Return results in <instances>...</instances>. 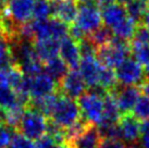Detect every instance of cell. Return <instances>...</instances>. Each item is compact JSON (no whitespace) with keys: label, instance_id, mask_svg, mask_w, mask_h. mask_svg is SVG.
Segmentation results:
<instances>
[{"label":"cell","instance_id":"6da1fadb","mask_svg":"<svg viewBox=\"0 0 149 148\" xmlns=\"http://www.w3.org/2000/svg\"><path fill=\"white\" fill-rule=\"evenodd\" d=\"M131 54V43L113 37L109 44L97 48L96 58L104 66L116 69Z\"/></svg>","mask_w":149,"mask_h":148},{"label":"cell","instance_id":"7a4b0ae2","mask_svg":"<svg viewBox=\"0 0 149 148\" xmlns=\"http://www.w3.org/2000/svg\"><path fill=\"white\" fill-rule=\"evenodd\" d=\"M50 118L56 124L66 130L82 118V113L76 100L61 95L54 106Z\"/></svg>","mask_w":149,"mask_h":148},{"label":"cell","instance_id":"3957f363","mask_svg":"<svg viewBox=\"0 0 149 148\" xmlns=\"http://www.w3.org/2000/svg\"><path fill=\"white\" fill-rule=\"evenodd\" d=\"M17 130L32 140H37L47 133V120L37 110L27 108L22 117Z\"/></svg>","mask_w":149,"mask_h":148},{"label":"cell","instance_id":"277c9868","mask_svg":"<svg viewBox=\"0 0 149 148\" xmlns=\"http://www.w3.org/2000/svg\"><path fill=\"white\" fill-rule=\"evenodd\" d=\"M118 83L125 86H141L147 78L143 66L136 60L127 58L116 69Z\"/></svg>","mask_w":149,"mask_h":148},{"label":"cell","instance_id":"5b68a950","mask_svg":"<svg viewBox=\"0 0 149 148\" xmlns=\"http://www.w3.org/2000/svg\"><path fill=\"white\" fill-rule=\"evenodd\" d=\"M77 103L84 119L91 124L99 125L104 118V98L86 91L79 99Z\"/></svg>","mask_w":149,"mask_h":148},{"label":"cell","instance_id":"8992f818","mask_svg":"<svg viewBox=\"0 0 149 148\" xmlns=\"http://www.w3.org/2000/svg\"><path fill=\"white\" fill-rule=\"evenodd\" d=\"M102 19L101 12L97 4H79V13L75 20V25H77L86 35H89L101 26Z\"/></svg>","mask_w":149,"mask_h":148},{"label":"cell","instance_id":"52a82bcc","mask_svg":"<svg viewBox=\"0 0 149 148\" xmlns=\"http://www.w3.org/2000/svg\"><path fill=\"white\" fill-rule=\"evenodd\" d=\"M87 85L79 70L71 69L61 82L58 84V91L61 95L71 99H79L83 94L86 93Z\"/></svg>","mask_w":149,"mask_h":148},{"label":"cell","instance_id":"ba28073f","mask_svg":"<svg viewBox=\"0 0 149 148\" xmlns=\"http://www.w3.org/2000/svg\"><path fill=\"white\" fill-rule=\"evenodd\" d=\"M116 98V105L119 107L121 114L131 113L136 105L138 98L141 97V88L139 86H125V85H116L113 89L109 91Z\"/></svg>","mask_w":149,"mask_h":148},{"label":"cell","instance_id":"9c48e42d","mask_svg":"<svg viewBox=\"0 0 149 148\" xmlns=\"http://www.w3.org/2000/svg\"><path fill=\"white\" fill-rule=\"evenodd\" d=\"M29 77V76H27ZM58 91V84L48 74L40 73L29 77V93L31 99L42 98Z\"/></svg>","mask_w":149,"mask_h":148},{"label":"cell","instance_id":"30bf717a","mask_svg":"<svg viewBox=\"0 0 149 148\" xmlns=\"http://www.w3.org/2000/svg\"><path fill=\"white\" fill-rule=\"evenodd\" d=\"M121 130V140L131 146L136 145L141 135V124L133 113H125L121 115L119 121Z\"/></svg>","mask_w":149,"mask_h":148},{"label":"cell","instance_id":"8fae6325","mask_svg":"<svg viewBox=\"0 0 149 148\" xmlns=\"http://www.w3.org/2000/svg\"><path fill=\"white\" fill-rule=\"evenodd\" d=\"M34 0H9L4 12L17 24L22 25L33 17Z\"/></svg>","mask_w":149,"mask_h":148},{"label":"cell","instance_id":"7c38bea8","mask_svg":"<svg viewBox=\"0 0 149 148\" xmlns=\"http://www.w3.org/2000/svg\"><path fill=\"white\" fill-rule=\"evenodd\" d=\"M52 15L66 24H73L79 13V2L76 0H50Z\"/></svg>","mask_w":149,"mask_h":148},{"label":"cell","instance_id":"4fadbf2b","mask_svg":"<svg viewBox=\"0 0 149 148\" xmlns=\"http://www.w3.org/2000/svg\"><path fill=\"white\" fill-rule=\"evenodd\" d=\"M59 56L65 62L71 69H77L81 62V52H79V41L73 39L71 36L64 37L60 40V51Z\"/></svg>","mask_w":149,"mask_h":148},{"label":"cell","instance_id":"5bb4252c","mask_svg":"<svg viewBox=\"0 0 149 148\" xmlns=\"http://www.w3.org/2000/svg\"><path fill=\"white\" fill-rule=\"evenodd\" d=\"M102 64L98 61V59L94 57H85L81 59L79 66V72L86 83L87 87L98 85L99 83V73Z\"/></svg>","mask_w":149,"mask_h":148},{"label":"cell","instance_id":"9a60e30c","mask_svg":"<svg viewBox=\"0 0 149 148\" xmlns=\"http://www.w3.org/2000/svg\"><path fill=\"white\" fill-rule=\"evenodd\" d=\"M101 136L98 128L94 124H89L86 130L73 140L68 146L70 148H99Z\"/></svg>","mask_w":149,"mask_h":148},{"label":"cell","instance_id":"2e32d148","mask_svg":"<svg viewBox=\"0 0 149 148\" xmlns=\"http://www.w3.org/2000/svg\"><path fill=\"white\" fill-rule=\"evenodd\" d=\"M100 12H101V19H102V23L104 24V26L111 29L127 17L125 7L118 2L104 7Z\"/></svg>","mask_w":149,"mask_h":148},{"label":"cell","instance_id":"e0dca14e","mask_svg":"<svg viewBox=\"0 0 149 148\" xmlns=\"http://www.w3.org/2000/svg\"><path fill=\"white\" fill-rule=\"evenodd\" d=\"M35 52L37 58L42 62H48L59 56L60 40L48 38L42 40H35Z\"/></svg>","mask_w":149,"mask_h":148},{"label":"cell","instance_id":"ac0fdd59","mask_svg":"<svg viewBox=\"0 0 149 148\" xmlns=\"http://www.w3.org/2000/svg\"><path fill=\"white\" fill-rule=\"evenodd\" d=\"M24 80V74L17 66H12L8 69L0 70V85L11 87L17 91Z\"/></svg>","mask_w":149,"mask_h":148},{"label":"cell","instance_id":"d6986e66","mask_svg":"<svg viewBox=\"0 0 149 148\" xmlns=\"http://www.w3.org/2000/svg\"><path fill=\"white\" fill-rule=\"evenodd\" d=\"M121 115L122 114L116 105V98L113 97V95L108 93V95L104 98V118L99 125L119 123Z\"/></svg>","mask_w":149,"mask_h":148},{"label":"cell","instance_id":"ffe728a7","mask_svg":"<svg viewBox=\"0 0 149 148\" xmlns=\"http://www.w3.org/2000/svg\"><path fill=\"white\" fill-rule=\"evenodd\" d=\"M44 70L46 74H48L54 81L57 82V84H59L69 72V66L61 58L57 57L50 61L46 62L44 66Z\"/></svg>","mask_w":149,"mask_h":148},{"label":"cell","instance_id":"44dd1931","mask_svg":"<svg viewBox=\"0 0 149 148\" xmlns=\"http://www.w3.org/2000/svg\"><path fill=\"white\" fill-rule=\"evenodd\" d=\"M137 24L130 17H126L123 22H121L119 25H116V27L112 29L113 35L116 38H120L123 40H132L135 31H136Z\"/></svg>","mask_w":149,"mask_h":148},{"label":"cell","instance_id":"7402d4cb","mask_svg":"<svg viewBox=\"0 0 149 148\" xmlns=\"http://www.w3.org/2000/svg\"><path fill=\"white\" fill-rule=\"evenodd\" d=\"M125 10L127 17L134 21L136 24H141V19L148 10V7L147 2L144 0H132L131 2L125 4Z\"/></svg>","mask_w":149,"mask_h":148},{"label":"cell","instance_id":"603a6c76","mask_svg":"<svg viewBox=\"0 0 149 148\" xmlns=\"http://www.w3.org/2000/svg\"><path fill=\"white\" fill-rule=\"evenodd\" d=\"M87 36L97 48H99L101 46L109 44L113 39L114 35L111 29H109L107 26H100L99 29H96L95 32H93Z\"/></svg>","mask_w":149,"mask_h":148},{"label":"cell","instance_id":"cb8c5ba5","mask_svg":"<svg viewBox=\"0 0 149 148\" xmlns=\"http://www.w3.org/2000/svg\"><path fill=\"white\" fill-rule=\"evenodd\" d=\"M19 103L17 95L11 87L0 85V107L4 110H10Z\"/></svg>","mask_w":149,"mask_h":148},{"label":"cell","instance_id":"d4e9b609","mask_svg":"<svg viewBox=\"0 0 149 148\" xmlns=\"http://www.w3.org/2000/svg\"><path fill=\"white\" fill-rule=\"evenodd\" d=\"M15 66L11 52V47L9 40L6 37L0 38V70L8 69L10 66Z\"/></svg>","mask_w":149,"mask_h":148},{"label":"cell","instance_id":"484cf974","mask_svg":"<svg viewBox=\"0 0 149 148\" xmlns=\"http://www.w3.org/2000/svg\"><path fill=\"white\" fill-rule=\"evenodd\" d=\"M131 54L141 66H149V44H139L131 41Z\"/></svg>","mask_w":149,"mask_h":148},{"label":"cell","instance_id":"4316f807","mask_svg":"<svg viewBox=\"0 0 149 148\" xmlns=\"http://www.w3.org/2000/svg\"><path fill=\"white\" fill-rule=\"evenodd\" d=\"M98 85L106 88L108 91L113 89L118 85V80H116V71L113 69L107 68V66H101V70L99 73V83Z\"/></svg>","mask_w":149,"mask_h":148},{"label":"cell","instance_id":"83f0119b","mask_svg":"<svg viewBox=\"0 0 149 148\" xmlns=\"http://www.w3.org/2000/svg\"><path fill=\"white\" fill-rule=\"evenodd\" d=\"M52 15V8L50 0H35L33 9L34 20H45Z\"/></svg>","mask_w":149,"mask_h":148},{"label":"cell","instance_id":"f1b7e54d","mask_svg":"<svg viewBox=\"0 0 149 148\" xmlns=\"http://www.w3.org/2000/svg\"><path fill=\"white\" fill-rule=\"evenodd\" d=\"M133 114L138 120L147 122L149 121V97L141 96L137 100L135 107L133 109Z\"/></svg>","mask_w":149,"mask_h":148},{"label":"cell","instance_id":"f546056e","mask_svg":"<svg viewBox=\"0 0 149 148\" xmlns=\"http://www.w3.org/2000/svg\"><path fill=\"white\" fill-rule=\"evenodd\" d=\"M19 68L21 69L22 73L24 74L25 76L34 77L38 74L42 73L44 64H42V62L39 59H34V60H31V61L20 66Z\"/></svg>","mask_w":149,"mask_h":148},{"label":"cell","instance_id":"4dcf8cb0","mask_svg":"<svg viewBox=\"0 0 149 148\" xmlns=\"http://www.w3.org/2000/svg\"><path fill=\"white\" fill-rule=\"evenodd\" d=\"M17 130L6 122L0 123V148H9Z\"/></svg>","mask_w":149,"mask_h":148},{"label":"cell","instance_id":"1f68e13d","mask_svg":"<svg viewBox=\"0 0 149 148\" xmlns=\"http://www.w3.org/2000/svg\"><path fill=\"white\" fill-rule=\"evenodd\" d=\"M9 148H36L34 140L27 138L21 133H15Z\"/></svg>","mask_w":149,"mask_h":148},{"label":"cell","instance_id":"d6a6232c","mask_svg":"<svg viewBox=\"0 0 149 148\" xmlns=\"http://www.w3.org/2000/svg\"><path fill=\"white\" fill-rule=\"evenodd\" d=\"M131 41L139 44H149V29L144 25H137L134 37Z\"/></svg>","mask_w":149,"mask_h":148},{"label":"cell","instance_id":"836d02e7","mask_svg":"<svg viewBox=\"0 0 149 148\" xmlns=\"http://www.w3.org/2000/svg\"><path fill=\"white\" fill-rule=\"evenodd\" d=\"M36 148H56L58 146L54 138L49 134H45L35 142Z\"/></svg>","mask_w":149,"mask_h":148},{"label":"cell","instance_id":"e575fe53","mask_svg":"<svg viewBox=\"0 0 149 148\" xmlns=\"http://www.w3.org/2000/svg\"><path fill=\"white\" fill-rule=\"evenodd\" d=\"M99 148H127L126 144L121 140L114 138H101Z\"/></svg>","mask_w":149,"mask_h":148},{"label":"cell","instance_id":"d590c367","mask_svg":"<svg viewBox=\"0 0 149 148\" xmlns=\"http://www.w3.org/2000/svg\"><path fill=\"white\" fill-rule=\"evenodd\" d=\"M141 148H149V121L141 124Z\"/></svg>","mask_w":149,"mask_h":148},{"label":"cell","instance_id":"8d00e7d4","mask_svg":"<svg viewBox=\"0 0 149 148\" xmlns=\"http://www.w3.org/2000/svg\"><path fill=\"white\" fill-rule=\"evenodd\" d=\"M139 88H141V91L143 94L145 95V96H148L149 97V78L148 77L146 78L145 82L139 86Z\"/></svg>","mask_w":149,"mask_h":148},{"label":"cell","instance_id":"74e56055","mask_svg":"<svg viewBox=\"0 0 149 148\" xmlns=\"http://www.w3.org/2000/svg\"><path fill=\"white\" fill-rule=\"evenodd\" d=\"M141 24L144 25V26H146V27L149 29V9L146 11L145 14H144V17H143V19H141Z\"/></svg>","mask_w":149,"mask_h":148},{"label":"cell","instance_id":"f35d334b","mask_svg":"<svg viewBox=\"0 0 149 148\" xmlns=\"http://www.w3.org/2000/svg\"><path fill=\"white\" fill-rule=\"evenodd\" d=\"M96 2H97V4H99V6H101L104 8V7H107L109 4L114 3L116 0H96Z\"/></svg>","mask_w":149,"mask_h":148},{"label":"cell","instance_id":"ab89813d","mask_svg":"<svg viewBox=\"0 0 149 148\" xmlns=\"http://www.w3.org/2000/svg\"><path fill=\"white\" fill-rule=\"evenodd\" d=\"M6 118H7V111L0 107V123L6 122Z\"/></svg>","mask_w":149,"mask_h":148},{"label":"cell","instance_id":"60d3db41","mask_svg":"<svg viewBox=\"0 0 149 148\" xmlns=\"http://www.w3.org/2000/svg\"><path fill=\"white\" fill-rule=\"evenodd\" d=\"M79 4H97L96 0H76Z\"/></svg>","mask_w":149,"mask_h":148},{"label":"cell","instance_id":"b9f144b4","mask_svg":"<svg viewBox=\"0 0 149 148\" xmlns=\"http://www.w3.org/2000/svg\"><path fill=\"white\" fill-rule=\"evenodd\" d=\"M116 1L120 4H127L128 2H131L132 0H116Z\"/></svg>","mask_w":149,"mask_h":148},{"label":"cell","instance_id":"7bdbcfd3","mask_svg":"<svg viewBox=\"0 0 149 148\" xmlns=\"http://www.w3.org/2000/svg\"><path fill=\"white\" fill-rule=\"evenodd\" d=\"M56 148H70V147H69L66 144H61V145H58Z\"/></svg>","mask_w":149,"mask_h":148},{"label":"cell","instance_id":"ee69618b","mask_svg":"<svg viewBox=\"0 0 149 148\" xmlns=\"http://www.w3.org/2000/svg\"><path fill=\"white\" fill-rule=\"evenodd\" d=\"M145 72H146V75H147V77L149 78V66H146Z\"/></svg>","mask_w":149,"mask_h":148},{"label":"cell","instance_id":"f6af8a7d","mask_svg":"<svg viewBox=\"0 0 149 148\" xmlns=\"http://www.w3.org/2000/svg\"><path fill=\"white\" fill-rule=\"evenodd\" d=\"M128 148H141V147H138L137 145H132V146H130Z\"/></svg>","mask_w":149,"mask_h":148},{"label":"cell","instance_id":"bcb514c9","mask_svg":"<svg viewBox=\"0 0 149 148\" xmlns=\"http://www.w3.org/2000/svg\"><path fill=\"white\" fill-rule=\"evenodd\" d=\"M3 36V33H2V29H1V27H0V38Z\"/></svg>","mask_w":149,"mask_h":148},{"label":"cell","instance_id":"7dc6e473","mask_svg":"<svg viewBox=\"0 0 149 148\" xmlns=\"http://www.w3.org/2000/svg\"><path fill=\"white\" fill-rule=\"evenodd\" d=\"M146 2H147V7H148V9H149V0H147Z\"/></svg>","mask_w":149,"mask_h":148},{"label":"cell","instance_id":"c3c4849f","mask_svg":"<svg viewBox=\"0 0 149 148\" xmlns=\"http://www.w3.org/2000/svg\"><path fill=\"white\" fill-rule=\"evenodd\" d=\"M144 1H147V0H144Z\"/></svg>","mask_w":149,"mask_h":148}]
</instances>
